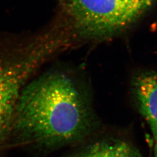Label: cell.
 <instances>
[{"mask_svg": "<svg viewBox=\"0 0 157 157\" xmlns=\"http://www.w3.org/2000/svg\"><path fill=\"white\" fill-rule=\"evenodd\" d=\"M90 110L73 80L48 73L23 89L12 128L27 140L47 147L75 143L87 134Z\"/></svg>", "mask_w": 157, "mask_h": 157, "instance_id": "1", "label": "cell"}, {"mask_svg": "<svg viewBox=\"0 0 157 157\" xmlns=\"http://www.w3.org/2000/svg\"><path fill=\"white\" fill-rule=\"evenodd\" d=\"M157 0H59L71 31L82 39L102 40L128 28Z\"/></svg>", "mask_w": 157, "mask_h": 157, "instance_id": "2", "label": "cell"}, {"mask_svg": "<svg viewBox=\"0 0 157 157\" xmlns=\"http://www.w3.org/2000/svg\"><path fill=\"white\" fill-rule=\"evenodd\" d=\"M42 61L39 52L30 50L23 56H0V143L12 129L23 84Z\"/></svg>", "mask_w": 157, "mask_h": 157, "instance_id": "3", "label": "cell"}, {"mask_svg": "<svg viewBox=\"0 0 157 157\" xmlns=\"http://www.w3.org/2000/svg\"><path fill=\"white\" fill-rule=\"evenodd\" d=\"M135 94L140 109L157 141V73L141 74L134 82Z\"/></svg>", "mask_w": 157, "mask_h": 157, "instance_id": "4", "label": "cell"}, {"mask_svg": "<svg viewBox=\"0 0 157 157\" xmlns=\"http://www.w3.org/2000/svg\"><path fill=\"white\" fill-rule=\"evenodd\" d=\"M73 157H143L135 147L120 140L100 141L84 148Z\"/></svg>", "mask_w": 157, "mask_h": 157, "instance_id": "5", "label": "cell"}, {"mask_svg": "<svg viewBox=\"0 0 157 157\" xmlns=\"http://www.w3.org/2000/svg\"><path fill=\"white\" fill-rule=\"evenodd\" d=\"M154 143V157H157V141Z\"/></svg>", "mask_w": 157, "mask_h": 157, "instance_id": "6", "label": "cell"}]
</instances>
